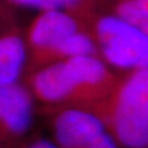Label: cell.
I'll return each mask as SVG.
<instances>
[{
  "instance_id": "1",
  "label": "cell",
  "mask_w": 148,
  "mask_h": 148,
  "mask_svg": "<svg viewBox=\"0 0 148 148\" xmlns=\"http://www.w3.org/2000/svg\"><path fill=\"white\" fill-rule=\"evenodd\" d=\"M116 80L99 56H78L36 68L27 87L35 100L51 108L91 109L110 95Z\"/></svg>"
},
{
  "instance_id": "2",
  "label": "cell",
  "mask_w": 148,
  "mask_h": 148,
  "mask_svg": "<svg viewBox=\"0 0 148 148\" xmlns=\"http://www.w3.org/2000/svg\"><path fill=\"white\" fill-rule=\"evenodd\" d=\"M90 110L121 148H148V68L126 73Z\"/></svg>"
},
{
  "instance_id": "3",
  "label": "cell",
  "mask_w": 148,
  "mask_h": 148,
  "mask_svg": "<svg viewBox=\"0 0 148 148\" xmlns=\"http://www.w3.org/2000/svg\"><path fill=\"white\" fill-rule=\"evenodd\" d=\"M98 56L112 68L132 71L148 68V33L110 12L90 13L84 19Z\"/></svg>"
},
{
  "instance_id": "4",
  "label": "cell",
  "mask_w": 148,
  "mask_h": 148,
  "mask_svg": "<svg viewBox=\"0 0 148 148\" xmlns=\"http://www.w3.org/2000/svg\"><path fill=\"white\" fill-rule=\"evenodd\" d=\"M80 16L64 10H46L37 12L29 25L24 37L29 52V60L35 69L54 62V56L60 44L85 27Z\"/></svg>"
},
{
  "instance_id": "5",
  "label": "cell",
  "mask_w": 148,
  "mask_h": 148,
  "mask_svg": "<svg viewBox=\"0 0 148 148\" xmlns=\"http://www.w3.org/2000/svg\"><path fill=\"white\" fill-rule=\"evenodd\" d=\"M35 99L21 82L0 87V148H19L27 140L35 114Z\"/></svg>"
},
{
  "instance_id": "6",
  "label": "cell",
  "mask_w": 148,
  "mask_h": 148,
  "mask_svg": "<svg viewBox=\"0 0 148 148\" xmlns=\"http://www.w3.org/2000/svg\"><path fill=\"white\" fill-rule=\"evenodd\" d=\"M51 130V140L58 148H87L106 128L88 108L66 106L54 110Z\"/></svg>"
},
{
  "instance_id": "7",
  "label": "cell",
  "mask_w": 148,
  "mask_h": 148,
  "mask_svg": "<svg viewBox=\"0 0 148 148\" xmlns=\"http://www.w3.org/2000/svg\"><path fill=\"white\" fill-rule=\"evenodd\" d=\"M29 62L24 37L14 29L0 32V87L20 82Z\"/></svg>"
},
{
  "instance_id": "8",
  "label": "cell",
  "mask_w": 148,
  "mask_h": 148,
  "mask_svg": "<svg viewBox=\"0 0 148 148\" xmlns=\"http://www.w3.org/2000/svg\"><path fill=\"white\" fill-rule=\"evenodd\" d=\"M11 8L29 9L37 12L46 10H64L84 19L93 9H98L102 0H2Z\"/></svg>"
},
{
  "instance_id": "9",
  "label": "cell",
  "mask_w": 148,
  "mask_h": 148,
  "mask_svg": "<svg viewBox=\"0 0 148 148\" xmlns=\"http://www.w3.org/2000/svg\"><path fill=\"white\" fill-rule=\"evenodd\" d=\"M100 7H106L108 12L148 33V0H102Z\"/></svg>"
},
{
  "instance_id": "10",
  "label": "cell",
  "mask_w": 148,
  "mask_h": 148,
  "mask_svg": "<svg viewBox=\"0 0 148 148\" xmlns=\"http://www.w3.org/2000/svg\"><path fill=\"white\" fill-rule=\"evenodd\" d=\"M19 148H58L48 138L37 137L34 139H27Z\"/></svg>"
},
{
  "instance_id": "11",
  "label": "cell",
  "mask_w": 148,
  "mask_h": 148,
  "mask_svg": "<svg viewBox=\"0 0 148 148\" xmlns=\"http://www.w3.org/2000/svg\"><path fill=\"white\" fill-rule=\"evenodd\" d=\"M8 8H11V7H9V5H7V3H5L2 0H0V25L1 24H3V22L5 23H7L5 21H3L5 19V9H8ZM1 29V27H0Z\"/></svg>"
}]
</instances>
